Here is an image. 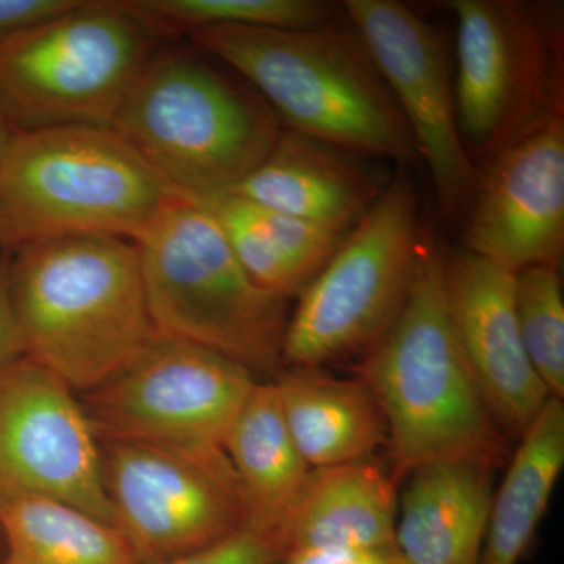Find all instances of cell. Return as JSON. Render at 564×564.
<instances>
[{"label": "cell", "mask_w": 564, "mask_h": 564, "mask_svg": "<svg viewBox=\"0 0 564 564\" xmlns=\"http://www.w3.org/2000/svg\"><path fill=\"white\" fill-rule=\"evenodd\" d=\"M177 199L107 126L11 131L0 152V250L77 236L135 242Z\"/></svg>", "instance_id": "5"}, {"label": "cell", "mask_w": 564, "mask_h": 564, "mask_svg": "<svg viewBox=\"0 0 564 564\" xmlns=\"http://www.w3.org/2000/svg\"><path fill=\"white\" fill-rule=\"evenodd\" d=\"M0 533L10 564H141L117 527L51 497L0 502Z\"/></svg>", "instance_id": "22"}, {"label": "cell", "mask_w": 564, "mask_h": 564, "mask_svg": "<svg viewBox=\"0 0 564 564\" xmlns=\"http://www.w3.org/2000/svg\"><path fill=\"white\" fill-rule=\"evenodd\" d=\"M133 243L155 334L220 352L256 377L284 369L285 300L248 276L207 207L177 199Z\"/></svg>", "instance_id": "6"}, {"label": "cell", "mask_w": 564, "mask_h": 564, "mask_svg": "<svg viewBox=\"0 0 564 564\" xmlns=\"http://www.w3.org/2000/svg\"><path fill=\"white\" fill-rule=\"evenodd\" d=\"M276 564H406L399 551L314 549L282 555Z\"/></svg>", "instance_id": "27"}, {"label": "cell", "mask_w": 564, "mask_h": 564, "mask_svg": "<svg viewBox=\"0 0 564 564\" xmlns=\"http://www.w3.org/2000/svg\"><path fill=\"white\" fill-rule=\"evenodd\" d=\"M21 496L63 500L113 525L79 393L28 355L0 366V502Z\"/></svg>", "instance_id": "13"}, {"label": "cell", "mask_w": 564, "mask_h": 564, "mask_svg": "<svg viewBox=\"0 0 564 564\" xmlns=\"http://www.w3.org/2000/svg\"><path fill=\"white\" fill-rule=\"evenodd\" d=\"M388 182L362 155L282 131L265 161L229 195L348 234L380 198Z\"/></svg>", "instance_id": "16"}, {"label": "cell", "mask_w": 564, "mask_h": 564, "mask_svg": "<svg viewBox=\"0 0 564 564\" xmlns=\"http://www.w3.org/2000/svg\"><path fill=\"white\" fill-rule=\"evenodd\" d=\"M6 558V547H3L2 533H0V560Z\"/></svg>", "instance_id": "30"}, {"label": "cell", "mask_w": 564, "mask_h": 564, "mask_svg": "<svg viewBox=\"0 0 564 564\" xmlns=\"http://www.w3.org/2000/svg\"><path fill=\"white\" fill-rule=\"evenodd\" d=\"M425 234L417 188L399 173L299 296L282 366L325 369L372 350L406 302Z\"/></svg>", "instance_id": "9"}, {"label": "cell", "mask_w": 564, "mask_h": 564, "mask_svg": "<svg viewBox=\"0 0 564 564\" xmlns=\"http://www.w3.org/2000/svg\"><path fill=\"white\" fill-rule=\"evenodd\" d=\"M158 39L128 0H80L0 46V115L10 131L110 128Z\"/></svg>", "instance_id": "7"}, {"label": "cell", "mask_w": 564, "mask_h": 564, "mask_svg": "<svg viewBox=\"0 0 564 564\" xmlns=\"http://www.w3.org/2000/svg\"><path fill=\"white\" fill-rule=\"evenodd\" d=\"M113 525L141 564L203 551L245 529L239 478L225 448L99 441Z\"/></svg>", "instance_id": "10"}, {"label": "cell", "mask_w": 564, "mask_h": 564, "mask_svg": "<svg viewBox=\"0 0 564 564\" xmlns=\"http://www.w3.org/2000/svg\"><path fill=\"white\" fill-rule=\"evenodd\" d=\"M258 381L220 352L154 334L120 370L79 399L98 441L225 448Z\"/></svg>", "instance_id": "11"}, {"label": "cell", "mask_w": 564, "mask_h": 564, "mask_svg": "<svg viewBox=\"0 0 564 564\" xmlns=\"http://www.w3.org/2000/svg\"><path fill=\"white\" fill-rule=\"evenodd\" d=\"M22 355L25 348L11 311L7 258H3L0 259V366Z\"/></svg>", "instance_id": "28"}, {"label": "cell", "mask_w": 564, "mask_h": 564, "mask_svg": "<svg viewBox=\"0 0 564 564\" xmlns=\"http://www.w3.org/2000/svg\"><path fill=\"white\" fill-rule=\"evenodd\" d=\"M284 421L311 469L373 458L388 447V423L361 377L284 367L273 378Z\"/></svg>", "instance_id": "19"}, {"label": "cell", "mask_w": 564, "mask_h": 564, "mask_svg": "<svg viewBox=\"0 0 564 564\" xmlns=\"http://www.w3.org/2000/svg\"><path fill=\"white\" fill-rule=\"evenodd\" d=\"M344 13L408 122L441 217L463 221L478 169L459 135L454 66L443 33L395 0H347Z\"/></svg>", "instance_id": "12"}, {"label": "cell", "mask_w": 564, "mask_h": 564, "mask_svg": "<svg viewBox=\"0 0 564 564\" xmlns=\"http://www.w3.org/2000/svg\"><path fill=\"white\" fill-rule=\"evenodd\" d=\"M225 452L242 489L245 530L280 551L282 530L311 467L289 432L273 381H258L251 389Z\"/></svg>", "instance_id": "20"}, {"label": "cell", "mask_w": 564, "mask_h": 564, "mask_svg": "<svg viewBox=\"0 0 564 564\" xmlns=\"http://www.w3.org/2000/svg\"><path fill=\"white\" fill-rule=\"evenodd\" d=\"M80 0H0V46L41 22L65 13Z\"/></svg>", "instance_id": "26"}, {"label": "cell", "mask_w": 564, "mask_h": 564, "mask_svg": "<svg viewBox=\"0 0 564 564\" xmlns=\"http://www.w3.org/2000/svg\"><path fill=\"white\" fill-rule=\"evenodd\" d=\"M514 313L527 356L549 393L564 399V300L558 265L514 273Z\"/></svg>", "instance_id": "24"}, {"label": "cell", "mask_w": 564, "mask_h": 564, "mask_svg": "<svg viewBox=\"0 0 564 564\" xmlns=\"http://www.w3.org/2000/svg\"><path fill=\"white\" fill-rule=\"evenodd\" d=\"M397 484L373 458L311 469L280 538L281 556L314 549L399 551Z\"/></svg>", "instance_id": "17"}, {"label": "cell", "mask_w": 564, "mask_h": 564, "mask_svg": "<svg viewBox=\"0 0 564 564\" xmlns=\"http://www.w3.org/2000/svg\"><path fill=\"white\" fill-rule=\"evenodd\" d=\"M155 35L202 29H313L339 18V9L321 0H128Z\"/></svg>", "instance_id": "23"}, {"label": "cell", "mask_w": 564, "mask_h": 564, "mask_svg": "<svg viewBox=\"0 0 564 564\" xmlns=\"http://www.w3.org/2000/svg\"><path fill=\"white\" fill-rule=\"evenodd\" d=\"M188 36L247 82L288 131L367 159L417 161L408 122L350 21L313 29L220 25Z\"/></svg>", "instance_id": "2"}, {"label": "cell", "mask_w": 564, "mask_h": 564, "mask_svg": "<svg viewBox=\"0 0 564 564\" xmlns=\"http://www.w3.org/2000/svg\"><path fill=\"white\" fill-rule=\"evenodd\" d=\"M564 467V404L552 397L511 452L494 491L478 564H519L529 552Z\"/></svg>", "instance_id": "21"}, {"label": "cell", "mask_w": 564, "mask_h": 564, "mask_svg": "<svg viewBox=\"0 0 564 564\" xmlns=\"http://www.w3.org/2000/svg\"><path fill=\"white\" fill-rule=\"evenodd\" d=\"M444 250L426 231L399 317L358 364L386 423L395 484L448 462L507 466L511 441L486 404L456 340L444 289Z\"/></svg>", "instance_id": "1"}, {"label": "cell", "mask_w": 564, "mask_h": 564, "mask_svg": "<svg viewBox=\"0 0 564 564\" xmlns=\"http://www.w3.org/2000/svg\"><path fill=\"white\" fill-rule=\"evenodd\" d=\"M0 564H10V563L6 562V560H0Z\"/></svg>", "instance_id": "31"}, {"label": "cell", "mask_w": 564, "mask_h": 564, "mask_svg": "<svg viewBox=\"0 0 564 564\" xmlns=\"http://www.w3.org/2000/svg\"><path fill=\"white\" fill-rule=\"evenodd\" d=\"M514 273L474 252H444V289L456 340L486 404L519 437L552 399L533 369L514 313Z\"/></svg>", "instance_id": "15"}, {"label": "cell", "mask_w": 564, "mask_h": 564, "mask_svg": "<svg viewBox=\"0 0 564 564\" xmlns=\"http://www.w3.org/2000/svg\"><path fill=\"white\" fill-rule=\"evenodd\" d=\"M10 132L9 126H7L6 120H3L2 115H0V152H2L3 147H6Z\"/></svg>", "instance_id": "29"}, {"label": "cell", "mask_w": 564, "mask_h": 564, "mask_svg": "<svg viewBox=\"0 0 564 564\" xmlns=\"http://www.w3.org/2000/svg\"><path fill=\"white\" fill-rule=\"evenodd\" d=\"M207 55L198 47L155 50L110 126L177 198L193 204L229 195L284 131L250 85Z\"/></svg>", "instance_id": "4"}, {"label": "cell", "mask_w": 564, "mask_h": 564, "mask_svg": "<svg viewBox=\"0 0 564 564\" xmlns=\"http://www.w3.org/2000/svg\"><path fill=\"white\" fill-rule=\"evenodd\" d=\"M462 223L464 250L507 272L562 265L564 118L485 162Z\"/></svg>", "instance_id": "14"}, {"label": "cell", "mask_w": 564, "mask_h": 564, "mask_svg": "<svg viewBox=\"0 0 564 564\" xmlns=\"http://www.w3.org/2000/svg\"><path fill=\"white\" fill-rule=\"evenodd\" d=\"M280 558L272 543L243 529L210 547L162 564H276Z\"/></svg>", "instance_id": "25"}, {"label": "cell", "mask_w": 564, "mask_h": 564, "mask_svg": "<svg viewBox=\"0 0 564 564\" xmlns=\"http://www.w3.org/2000/svg\"><path fill=\"white\" fill-rule=\"evenodd\" d=\"M444 6L456 21V117L474 163L564 118L562 7L524 0Z\"/></svg>", "instance_id": "8"}, {"label": "cell", "mask_w": 564, "mask_h": 564, "mask_svg": "<svg viewBox=\"0 0 564 564\" xmlns=\"http://www.w3.org/2000/svg\"><path fill=\"white\" fill-rule=\"evenodd\" d=\"M488 464L448 462L417 467L397 514V549L406 564H478L494 491Z\"/></svg>", "instance_id": "18"}, {"label": "cell", "mask_w": 564, "mask_h": 564, "mask_svg": "<svg viewBox=\"0 0 564 564\" xmlns=\"http://www.w3.org/2000/svg\"><path fill=\"white\" fill-rule=\"evenodd\" d=\"M7 274L25 355L84 393L154 336L132 240L77 236L9 252Z\"/></svg>", "instance_id": "3"}]
</instances>
